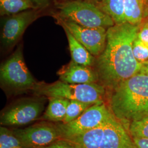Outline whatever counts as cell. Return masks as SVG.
<instances>
[{
	"label": "cell",
	"instance_id": "obj_1",
	"mask_svg": "<svg viewBox=\"0 0 148 148\" xmlns=\"http://www.w3.org/2000/svg\"><path fill=\"white\" fill-rule=\"evenodd\" d=\"M139 29V25L127 22L107 29L106 47L98 56L95 70L98 81L106 89L111 90L139 73L142 64L136 60L132 51Z\"/></svg>",
	"mask_w": 148,
	"mask_h": 148
},
{
	"label": "cell",
	"instance_id": "obj_2",
	"mask_svg": "<svg viewBox=\"0 0 148 148\" xmlns=\"http://www.w3.org/2000/svg\"><path fill=\"white\" fill-rule=\"evenodd\" d=\"M111 91L109 108L127 130L131 123L148 116V75L136 74Z\"/></svg>",
	"mask_w": 148,
	"mask_h": 148
},
{
	"label": "cell",
	"instance_id": "obj_3",
	"mask_svg": "<svg viewBox=\"0 0 148 148\" xmlns=\"http://www.w3.org/2000/svg\"><path fill=\"white\" fill-rule=\"evenodd\" d=\"M32 90L38 95L62 98L93 105L104 103L106 95V88L98 83L72 84L59 81L49 84L37 83Z\"/></svg>",
	"mask_w": 148,
	"mask_h": 148
},
{
	"label": "cell",
	"instance_id": "obj_4",
	"mask_svg": "<svg viewBox=\"0 0 148 148\" xmlns=\"http://www.w3.org/2000/svg\"><path fill=\"white\" fill-rule=\"evenodd\" d=\"M59 16L88 27L108 29L115 23L109 15L93 3L82 0L68 1L57 5Z\"/></svg>",
	"mask_w": 148,
	"mask_h": 148
},
{
	"label": "cell",
	"instance_id": "obj_5",
	"mask_svg": "<svg viewBox=\"0 0 148 148\" xmlns=\"http://www.w3.org/2000/svg\"><path fill=\"white\" fill-rule=\"evenodd\" d=\"M112 114L104 103L90 106L78 118L66 123L57 124L62 139L68 140L104 124Z\"/></svg>",
	"mask_w": 148,
	"mask_h": 148
},
{
	"label": "cell",
	"instance_id": "obj_6",
	"mask_svg": "<svg viewBox=\"0 0 148 148\" xmlns=\"http://www.w3.org/2000/svg\"><path fill=\"white\" fill-rule=\"evenodd\" d=\"M0 77L3 85L14 90H32L37 84L27 68L20 47L1 66Z\"/></svg>",
	"mask_w": 148,
	"mask_h": 148
},
{
	"label": "cell",
	"instance_id": "obj_7",
	"mask_svg": "<svg viewBox=\"0 0 148 148\" xmlns=\"http://www.w3.org/2000/svg\"><path fill=\"white\" fill-rule=\"evenodd\" d=\"M57 19L59 24L68 29L93 56H99L103 52L106 43V29L84 27L59 16Z\"/></svg>",
	"mask_w": 148,
	"mask_h": 148
},
{
	"label": "cell",
	"instance_id": "obj_8",
	"mask_svg": "<svg viewBox=\"0 0 148 148\" xmlns=\"http://www.w3.org/2000/svg\"><path fill=\"white\" fill-rule=\"evenodd\" d=\"M22 148H41L62 139L57 124L42 122L23 129L14 130Z\"/></svg>",
	"mask_w": 148,
	"mask_h": 148
},
{
	"label": "cell",
	"instance_id": "obj_9",
	"mask_svg": "<svg viewBox=\"0 0 148 148\" xmlns=\"http://www.w3.org/2000/svg\"><path fill=\"white\" fill-rule=\"evenodd\" d=\"M44 109L41 99L22 101L3 112L1 116V126H22L38 119Z\"/></svg>",
	"mask_w": 148,
	"mask_h": 148
},
{
	"label": "cell",
	"instance_id": "obj_10",
	"mask_svg": "<svg viewBox=\"0 0 148 148\" xmlns=\"http://www.w3.org/2000/svg\"><path fill=\"white\" fill-rule=\"evenodd\" d=\"M38 16L37 11L29 10L13 14L3 23L1 39L3 46L13 47L20 39L27 27L35 21Z\"/></svg>",
	"mask_w": 148,
	"mask_h": 148
},
{
	"label": "cell",
	"instance_id": "obj_11",
	"mask_svg": "<svg viewBox=\"0 0 148 148\" xmlns=\"http://www.w3.org/2000/svg\"><path fill=\"white\" fill-rule=\"evenodd\" d=\"M101 148H137L128 130L113 114L105 123Z\"/></svg>",
	"mask_w": 148,
	"mask_h": 148
},
{
	"label": "cell",
	"instance_id": "obj_12",
	"mask_svg": "<svg viewBox=\"0 0 148 148\" xmlns=\"http://www.w3.org/2000/svg\"><path fill=\"white\" fill-rule=\"evenodd\" d=\"M59 79L72 84L98 83V77L96 71L90 66L76 63L71 60L64 68L58 72Z\"/></svg>",
	"mask_w": 148,
	"mask_h": 148
},
{
	"label": "cell",
	"instance_id": "obj_13",
	"mask_svg": "<svg viewBox=\"0 0 148 148\" xmlns=\"http://www.w3.org/2000/svg\"><path fill=\"white\" fill-rule=\"evenodd\" d=\"M105 123L65 140L71 143L75 148H101Z\"/></svg>",
	"mask_w": 148,
	"mask_h": 148
},
{
	"label": "cell",
	"instance_id": "obj_14",
	"mask_svg": "<svg viewBox=\"0 0 148 148\" xmlns=\"http://www.w3.org/2000/svg\"><path fill=\"white\" fill-rule=\"evenodd\" d=\"M63 29L68 38L72 60L80 65L92 66L95 60L94 56L79 42L68 29L64 27Z\"/></svg>",
	"mask_w": 148,
	"mask_h": 148
},
{
	"label": "cell",
	"instance_id": "obj_15",
	"mask_svg": "<svg viewBox=\"0 0 148 148\" xmlns=\"http://www.w3.org/2000/svg\"><path fill=\"white\" fill-rule=\"evenodd\" d=\"M148 0H125L124 16L126 22L139 25L147 16Z\"/></svg>",
	"mask_w": 148,
	"mask_h": 148
},
{
	"label": "cell",
	"instance_id": "obj_16",
	"mask_svg": "<svg viewBox=\"0 0 148 148\" xmlns=\"http://www.w3.org/2000/svg\"><path fill=\"white\" fill-rule=\"evenodd\" d=\"M41 119L48 121L63 122L69 100L62 98L51 97Z\"/></svg>",
	"mask_w": 148,
	"mask_h": 148
},
{
	"label": "cell",
	"instance_id": "obj_17",
	"mask_svg": "<svg viewBox=\"0 0 148 148\" xmlns=\"http://www.w3.org/2000/svg\"><path fill=\"white\" fill-rule=\"evenodd\" d=\"M97 2L96 5L110 16L115 24L126 23L124 16L125 0H101Z\"/></svg>",
	"mask_w": 148,
	"mask_h": 148
},
{
	"label": "cell",
	"instance_id": "obj_18",
	"mask_svg": "<svg viewBox=\"0 0 148 148\" xmlns=\"http://www.w3.org/2000/svg\"><path fill=\"white\" fill-rule=\"evenodd\" d=\"M1 14L13 15L34 8L31 0H0Z\"/></svg>",
	"mask_w": 148,
	"mask_h": 148
},
{
	"label": "cell",
	"instance_id": "obj_19",
	"mask_svg": "<svg viewBox=\"0 0 148 148\" xmlns=\"http://www.w3.org/2000/svg\"><path fill=\"white\" fill-rule=\"evenodd\" d=\"M93 104L82 102L80 101L71 100L69 101L67 106L66 115L62 123H66L74 121L80 116L88 108ZM94 105V104H93Z\"/></svg>",
	"mask_w": 148,
	"mask_h": 148
},
{
	"label": "cell",
	"instance_id": "obj_20",
	"mask_svg": "<svg viewBox=\"0 0 148 148\" xmlns=\"http://www.w3.org/2000/svg\"><path fill=\"white\" fill-rule=\"evenodd\" d=\"M21 148V143L13 131L1 126L0 127V148Z\"/></svg>",
	"mask_w": 148,
	"mask_h": 148
},
{
	"label": "cell",
	"instance_id": "obj_21",
	"mask_svg": "<svg viewBox=\"0 0 148 148\" xmlns=\"http://www.w3.org/2000/svg\"><path fill=\"white\" fill-rule=\"evenodd\" d=\"M128 131L132 138H148V116L131 123Z\"/></svg>",
	"mask_w": 148,
	"mask_h": 148
},
{
	"label": "cell",
	"instance_id": "obj_22",
	"mask_svg": "<svg viewBox=\"0 0 148 148\" xmlns=\"http://www.w3.org/2000/svg\"><path fill=\"white\" fill-rule=\"evenodd\" d=\"M133 53L138 62L143 64L148 61V46L137 37L133 43Z\"/></svg>",
	"mask_w": 148,
	"mask_h": 148
},
{
	"label": "cell",
	"instance_id": "obj_23",
	"mask_svg": "<svg viewBox=\"0 0 148 148\" xmlns=\"http://www.w3.org/2000/svg\"><path fill=\"white\" fill-rule=\"evenodd\" d=\"M137 37L148 46V22L144 23L141 27L139 26Z\"/></svg>",
	"mask_w": 148,
	"mask_h": 148
},
{
	"label": "cell",
	"instance_id": "obj_24",
	"mask_svg": "<svg viewBox=\"0 0 148 148\" xmlns=\"http://www.w3.org/2000/svg\"><path fill=\"white\" fill-rule=\"evenodd\" d=\"M41 148H75L74 146L67 140L60 139L52 143L47 146Z\"/></svg>",
	"mask_w": 148,
	"mask_h": 148
},
{
	"label": "cell",
	"instance_id": "obj_25",
	"mask_svg": "<svg viewBox=\"0 0 148 148\" xmlns=\"http://www.w3.org/2000/svg\"><path fill=\"white\" fill-rule=\"evenodd\" d=\"M133 140L137 148H148V138H133Z\"/></svg>",
	"mask_w": 148,
	"mask_h": 148
},
{
	"label": "cell",
	"instance_id": "obj_26",
	"mask_svg": "<svg viewBox=\"0 0 148 148\" xmlns=\"http://www.w3.org/2000/svg\"><path fill=\"white\" fill-rule=\"evenodd\" d=\"M139 73L145 74L148 76V62H145L142 64V68Z\"/></svg>",
	"mask_w": 148,
	"mask_h": 148
},
{
	"label": "cell",
	"instance_id": "obj_27",
	"mask_svg": "<svg viewBox=\"0 0 148 148\" xmlns=\"http://www.w3.org/2000/svg\"><path fill=\"white\" fill-rule=\"evenodd\" d=\"M147 16H148V7H147Z\"/></svg>",
	"mask_w": 148,
	"mask_h": 148
},
{
	"label": "cell",
	"instance_id": "obj_28",
	"mask_svg": "<svg viewBox=\"0 0 148 148\" xmlns=\"http://www.w3.org/2000/svg\"><path fill=\"white\" fill-rule=\"evenodd\" d=\"M92 1H95V2H99V1H101V0H92Z\"/></svg>",
	"mask_w": 148,
	"mask_h": 148
},
{
	"label": "cell",
	"instance_id": "obj_29",
	"mask_svg": "<svg viewBox=\"0 0 148 148\" xmlns=\"http://www.w3.org/2000/svg\"></svg>",
	"mask_w": 148,
	"mask_h": 148
},
{
	"label": "cell",
	"instance_id": "obj_30",
	"mask_svg": "<svg viewBox=\"0 0 148 148\" xmlns=\"http://www.w3.org/2000/svg\"></svg>",
	"mask_w": 148,
	"mask_h": 148
}]
</instances>
